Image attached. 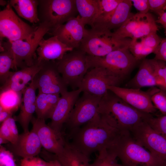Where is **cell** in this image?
Masks as SVG:
<instances>
[{
    "label": "cell",
    "mask_w": 166,
    "mask_h": 166,
    "mask_svg": "<svg viewBox=\"0 0 166 166\" xmlns=\"http://www.w3.org/2000/svg\"><path fill=\"white\" fill-rule=\"evenodd\" d=\"M138 143L155 156L166 162V136L144 122L130 132Z\"/></svg>",
    "instance_id": "obj_12"
},
{
    "label": "cell",
    "mask_w": 166,
    "mask_h": 166,
    "mask_svg": "<svg viewBox=\"0 0 166 166\" xmlns=\"http://www.w3.org/2000/svg\"><path fill=\"white\" fill-rule=\"evenodd\" d=\"M142 14L132 13L125 23L118 29L112 32L114 37L117 39L126 38L131 39L140 22Z\"/></svg>",
    "instance_id": "obj_31"
},
{
    "label": "cell",
    "mask_w": 166,
    "mask_h": 166,
    "mask_svg": "<svg viewBox=\"0 0 166 166\" xmlns=\"http://www.w3.org/2000/svg\"><path fill=\"white\" fill-rule=\"evenodd\" d=\"M73 49L62 43L56 36L47 39L43 38L37 49V61L41 63L59 60L66 53Z\"/></svg>",
    "instance_id": "obj_20"
},
{
    "label": "cell",
    "mask_w": 166,
    "mask_h": 166,
    "mask_svg": "<svg viewBox=\"0 0 166 166\" xmlns=\"http://www.w3.org/2000/svg\"><path fill=\"white\" fill-rule=\"evenodd\" d=\"M44 62H37L34 65L16 71L11 72L1 88V90L7 89L22 92L26 85L31 81L42 69Z\"/></svg>",
    "instance_id": "obj_23"
},
{
    "label": "cell",
    "mask_w": 166,
    "mask_h": 166,
    "mask_svg": "<svg viewBox=\"0 0 166 166\" xmlns=\"http://www.w3.org/2000/svg\"><path fill=\"white\" fill-rule=\"evenodd\" d=\"M153 16L148 13L142 14L139 24L131 39H140L152 33H157L159 29Z\"/></svg>",
    "instance_id": "obj_29"
},
{
    "label": "cell",
    "mask_w": 166,
    "mask_h": 166,
    "mask_svg": "<svg viewBox=\"0 0 166 166\" xmlns=\"http://www.w3.org/2000/svg\"><path fill=\"white\" fill-rule=\"evenodd\" d=\"M129 50L136 59L140 61L144 59L149 54L154 53L155 50L144 45L138 40H132L129 47Z\"/></svg>",
    "instance_id": "obj_33"
},
{
    "label": "cell",
    "mask_w": 166,
    "mask_h": 166,
    "mask_svg": "<svg viewBox=\"0 0 166 166\" xmlns=\"http://www.w3.org/2000/svg\"><path fill=\"white\" fill-rule=\"evenodd\" d=\"M122 80L105 68L96 67L87 72L79 88L82 92L102 97L109 90L108 86H118Z\"/></svg>",
    "instance_id": "obj_11"
},
{
    "label": "cell",
    "mask_w": 166,
    "mask_h": 166,
    "mask_svg": "<svg viewBox=\"0 0 166 166\" xmlns=\"http://www.w3.org/2000/svg\"><path fill=\"white\" fill-rule=\"evenodd\" d=\"M60 97L58 94L38 93L36 102L37 117L44 120L50 118Z\"/></svg>",
    "instance_id": "obj_26"
},
{
    "label": "cell",
    "mask_w": 166,
    "mask_h": 166,
    "mask_svg": "<svg viewBox=\"0 0 166 166\" xmlns=\"http://www.w3.org/2000/svg\"><path fill=\"white\" fill-rule=\"evenodd\" d=\"M122 166H166V162L138 143L129 132L123 134L111 148Z\"/></svg>",
    "instance_id": "obj_3"
},
{
    "label": "cell",
    "mask_w": 166,
    "mask_h": 166,
    "mask_svg": "<svg viewBox=\"0 0 166 166\" xmlns=\"http://www.w3.org/2000/svg\"><path fill=\"white\" fill-rule=\"evenodd\" d=\"M98 113L122 131L129 132L153 116L134 108L109 90L102 97Z\"/></svg>",
    "instance_id": "obj_2"
},
{
    "label": "cell",
    "mask_w": 166,
    "mask_h": 166,
    "mask_svg": "<svg viewBox=\"0 0 166 166\" xmlns=\"http://www.w3.org/2000/svg\"><path fill=\"white\" fill-rule=\"evenodd\" d=\"M47 162L35 156L22 158L20 166H46Z\"/></svg>",
    "instance_id": "obj_40"
},
{
    "label": "cell",
    "mask_w": 166,
    "mask_h": 166,
    "mask_svg": "<svg viewBox=\"0 0 166 166\" xmlns=\"http://www.w3.org/2000/svg\"><path fill=\"white\" fill-rule=\"evenodd\" d=\"M37 89L36 81L34 78L22 92L23 104L21 105L19 113L15 119L20 124L24 132L29 131L30 123L33 117V113L36 111V90Z\"/></svg>",
    "instance_id": "obj_22"
},
{
    "label": "cell",
    "mask_w": 166,
    "mask_h": 166,
    "mask_svg": "<svg viewBox=\"0 0 166 166\" xmlns=\"http://www.w3.org/2000/svg\"><path fill=\"white\" fill-rule=\"evenodd\" d=\"M162 39L157 34V33H155L150 34L139 40L144 45L154 49L156 51Z\"/></svg>",
    "instance_id": "obj_37"
},
{
    "label": "cell",
    "mask_w": 166,
    "mask_h": 166,
    "mask_svg": "<svg viewBox=\"0 0 166 166\" xmlns=\"http://www.w3.org/2000/svg\"><path fill=\"white\" fill-rule=\"evenodd\" d=\"M117 156L111 148L104 149L98 152V155L89 166H122L117 160Z\"/></svg>",
    "instance_id": "obj_32"
},
{
    "label": "cell",
    "mask_w": 166,
    "mask_h": 166,
    "mask_svg": "<svg viewBox=\"0 0 166 166\" xmlns=\"http://www.w3.org/2000/svg\"><path fill=\"white\" fill-rule=\"evenodd\" d=\"M46 166H62L56 158L55 155L52 159L47 162Z\"/></svg>",
    "instance_id": "obj_47"
},
{
    "label": "cell",
    "mask_w": 166,
    "mask_h": 166,
    "mask_svg": "<svg viewBox=\"0 0 166 166\" xmlns=\"http://www.w3.org/2000/svg\"><path fill=\"white\" fill-rule=\"evenodd\" d=\"M154 53L155 55L154 59L166 61V38L162 39Z\"/></svg>",
    "instance_id": "obj_41"
},
{
    "label": "cell",
    "mask_w": 166,
    "mask_h": 166,
    "mask_svg": "<svg viewBox=\"0 0 166 166\" xmlns=\"http://www.w3.org/2000/svg\"><path fill=\"white\" fill-rule=\"evenodd\" d=\"M9 148L11 152L22 158L35 157L40 152L42 146L36 132L33 129L19 135Z\"/></svg>",
    "instance_id": "obj_21"
},
{
    "label": "cell",
    "mask_w": 166,
    "mask_h": 166,
    "mask_svg": "<svg viewBox=\"0 0 166 166\" xmlns=\"http://www.w3.org/2000/svg\"><path fill=\"white\" fill-rule=\"evenodd\" d=\"M81 89L78 88L71 91H65L61 97L52 114L49 126L58 133H61L63 125L73 109L81 93Z\"/></svg>",
    "instance_id": "obj_17"
},
{
    "label": "cell",
    "mask_w": 166,
    "mask_h": 166,
    "mask_svg": "<svg viewBox=\"0 0 166 166\" xmlns=\"http://www.w3.org/2000/svg\"><path fill=\"white\" fill-rule=\"evenodd\" d=\"M0 166H17L12 152L0 145Z\"/></svg>",
    "instance_id": "obj_38"
},
{
    "label": "cell",
    "mask_w": 166,
    "mask_h": 166,
    "mask_svg": "<svg viewBox=\"0 0 166 166\" xmlns=\"http://www.w3.org/2000/svg\"><path fill=\"white\" fill-rule=\"evenodd\" d=\"M22 93L10 89L1 90L0 108L13 113L16 111L22 102Z\"/></svg>",
    "instance_id": "obj_30"
},
{
    "label": "cell",
    "mask_w": 166,
    "mask_h": 166,
    "mask_svg": "<svg viewBox=\"0 0 166 166\" xmlns=\"http://www.w3.org/2000/svg\"><path fill=\"white\" fill-rule=\"evenodd\" d=\"M131 40L130 38L117 39L111 31L92 28L88 30L79 47L88 55L102 57L114 50L129 46Z\"/></svg>",
    "instance_id": "obj_4"
},
{
    "label": "cell",
    "mask_w": 166,
    "mask_h": 166,
    "mask_svg": "<svg viewBox=\"0 0 166 166\" xmlns=\"http://www.w3.org/2000/svg\"><path fill=\"white\" fill-rule=\"evenodd\" d=\"M122 0H98L99 11L96 19L105 16L112 12Z\"/></svg>",
    "instance_id": "obj_34"
},
{
    "label": "cell",
    "mask_w": 166,
    "mask_h": 166,
    "mask_svg": "<svg viewBox=\"0 0 166 166\" xmlns=\"http://www.w3.org/2000/svg\"><path fill=\"white\" fill-rule=\"evenodd\" d=\"M108 89L128 105L140 111L152 115L156 111L157 109L152 102L151 97L160 89L155 88L144 91L139 89L110 86Z\"/></svg>",
    "instance_id": "obj_13"
},
{
    "label": "cell",
    "mask_w": 166,
    "mask_h": 166,
    "mask_svg": "<svg viewBox=\"0 0 166 166\" xmlns=\"http://www.w3.org/2000/svg\"><path fill=\"white\" fill-rule=\"evenodd\" d=\"M132 5L131 0H122L112 12L97 19L92 28L109 31L118 29L132 14L131 9Z\"/></svg>",
    "instance_id": "obj_18"
},
{
    "label": "cell",
    "mask_w": 166,
    "mask_h": 166,
    "mask_svg": "<svg viewBox=\"0 0 166 166\" xmlns=\"http://www.w3.org/2000/svg\"><path fill=\"white\" fill-rule=\"evenodd\" d=\"M8 1L20 17L33 24L39 23L38 14V0H10Z\"/></svg>",
    "instance_id": "obj_25"
},
{
    "label": "cell",
    "mask_w": 166,
    "mask_h": 166,
    "mask_svg": "<svg viewBox=\"0 0 166 166\" xmlns=\"http://www.w3.org/2000/svg\"><path fill=\"white\" fill-rule=\"evenodd\" d=\"M10 143L5 138L0 136V145L4 144Z\"/></svg>",
    "instance_id": "obj_48"
},
{
    "label": "cell",
    "mask_w": 166,
    "mask_h": 166,
    "mask_svg": "<svg viewBox=\"0 0 166 166\" xmlns=\"http://www.w3.org/2000/svg\"><path fill=\"white\" fill-rule=\"evenodd\" d=\"M13 113L0 108V122L2 123L9 118L11 117Z\"/></svg>",
    "instance_id": "obj_46"
},
{
    "label": "cell",
    "mask_w": 166,
    "mask_h": 166,
    "mask_svg": "<svg viewBox=\"0 0 166 166\" xmlns=\"http://www.w3.org/2000/svg\"><path fill=\"white\" fill-rule=\"evenodd\" d=\"M151 61L157 74L164 80L166 85V64L164 61L154 58L151 59Z\"/></svg>",
    "instance_id": "obj_39"
},
{
    "label": "cell",
    "mask_w": 166,
    "mask_h": 166,
    "mask_svg": "<svg viewBox=\"0 0 166 166\" xmlns=\"http://www.w3.org/2000/svg\"><path fill=\"white\" fill-rule=\"evenodd\" d=\"M102 97L83 92L76 102L65 123L70 132L79 128L94 117L98 113Z\"/></svg>",
    "instance_id": "obj_10"
},
{
    "label": "cell",
    "mask_w": 166,
    "mask_h": 166,
    "mask_svg": "<svg viewBox=\"0 0 166 166\" xmlns=\"http://www.w3.org/2000/svg\"><path fill=\"white\" fill-rule=\"evenodd\" d=\"M36 27L31 26L20 18L8 1L5 8L0 12L1 39L6 38L11 42L26 40L33 34Z\"/></svg>",
    "instance_id": "obj_9"
},
{
    "label": "cell",
    "mask_w": 166,
    "mask_h": 166,
    "mask_svg": "<svg viewBox=\"0 0 166 166\" xmlns=\"http://www.w3.org/2000/svg\"><path fill=\"white\" fill-rule=\"evenodd\" d=\"M79 15L69 20L51 31L53 36L73 49L80 47L88 30Z\"/></svg>",
    "instance_id": "obj_14"
},
{
    "label": "cell",
    "mask_w": 166,
    "mask_h": 166,
    "mask_svg": "<svg viewBox=\"0 0 166 166\" xmlns=\"http://www.w3.org/2000/svg\"><path fill=\"white\" fill-rule=\"evenodd\" d=\"M77 13L85 25L93 27L99 11L98 0H75Z\"/></svg>",
    "instance_id": "obj_28"
},
{
    "label": "cell",
    "mask_w": 166,
    "mask_h": 166,
    "mask_svg": "<svg viewBox=\"0 0 166 166\" xmlns=\"http://www.w3.org/2000/svg\"><path fill=\"white\" fill-rule=\"evenodd\" d=\"M153 129L166 136V115L150 118L147 121Z\"/></svg>",
    "instance_id": "obj_36"
},
{
    "label": "cell",
    "mask_w": 166,
    "mask_h": 166,
    "mask_svg": "<svg viewBox=\"0 0 166 166\" xmlns=\"http://www.w3.org/2000/svg\"><path fill=\"white\" fill-rule=\"evenodd\" d=\"M122 131L98 113L88 123L70 132L69 142L81 152L89 157L92 153L110 148L121 136Z\"/></svg>",
    "instance_id": "obj_1"
},
{
    "label": "cell",
    "mask_w": 166,
    "mask_h": 166,
    "mask_svg": "<svg viewBox=\"0 0 166 166\" xmlns=\"http://www.w3.org/2000/svg\"><path fill=\"white\" fill-rule=\"evenodd\" d=\"M0 42V79L3 84L8 78L11 69L17 70L14 58L9 41Z\"/></svg>",
    "instance_id": "obj_27"
},
{
    "label": "cell",
    "mask_w": 166,
    "mask_h": 166,
    "mask_svg": "<svg viewBox=\"0 0 166 166\" xmlns=\"http://www.w3.org/2000/svg\"><path fill=\"white\" fill-rule=\"evenodd\" d=\"M0 136L6 139L11 144L15 143V141L9 128L5 121L2 123L1 125Z\"/></svg>",
    "instance_id": "obj_44"
},
{
    "label": "cell",
    "mask_w": 166,
    "mask_h": 166,
    "mask_svg": "<svg viewBox=\"0 0 166 166\" xmlns=\"http://www.w3.org/2000/svg\"><path fill=\"white\" fill-rule=\"evenodd\" d=\"M132 5L139 13L146 14L149 10L148 0H131Z\"/></svg>",
    "instance_id": "obj_43"
},
{
    "label": "cell",
    "mask_w": 166,
    "mask_h": 166,
    "mask_svg": "<svg viewBox=\"0 0 166 166\" xmlns=\"http://www.w3.org/2000/svg\"><path fill=\"white\" fill-rule=\"evenodd\" d=\"M38 1L39 23H47L51 31L76 17L77 13L75 0H39Z\"/></svg>",
    "instance_id": "obj_7"
},
{
    "label": "cell",
    "mask_w": 166,
    "mask_h": 166,
    "mask_svg": "<svg viewBox=\"0 0 166 166\" xmlns=\"http://www.w3.org/2000/svg\"><path fill=\"white\" fill-rule=\"evenodd\" d=\"M149 10L158 15L166 6V0H148Z\"/></svg>",
    "instance_id": "obj_42"
},
{
    "label": "cell",
    "mask_w": 166,
    "mask_h": 166,
    "mask_svg": "<svg viewBox=\"0 0 166 166\" xmlns=\"http://www.w3.org/2000/svg\"><path fill=\"white\" fill-rule=\"evenodd\" d=\"M8 3V2H7L5 0H0V5L1 6H4L6 5Z\"/></svg>",
    "instance_id": "obj_49"
},
{
    "label": "cell",
    "mask_w": 166,
    "mask_h": 166,
    "mask_svg": "<svg viewBox=\"0 0 166 166\" xmlns=\"http://www.w3.org/2000/svg\"><path fill=\"white\" fill-rule=\"evenodd\" d=\"M55 62H44L43 67L35 77L38 93L61 94L67 91V85L59 74Z\"/></svg>",
    "instance_id": "obj_15"
},
{
    "label": "cell",
    "mask_w": 166,
    "mask_h": 166,
    "mask_svg": "<svg viewBox=\"0 0 166 166\" xmlns=\"http://www.w3.org/2000/svg\"><path fill=\"white\" fill-rule=\"evenodd\" d=\"M55 155L62 166H89V157L66 142L62 151Z\"/></svg>",
    "instance_id": "obj_24"
},
{
    "label": "cell",
    "mask_w": 166,
    "mask_h": 166,
    "mask_svg": "<svg viewBox=\"0 0 166 166\" xmlns=\"http://www.w3.org/2000/svg\"><path fill=\"white\" fill-rule=\"evenodd\" d=\"M50 30L47 23L40 22L33 34L27 40L9 41L17 69L18 67L22 69L30 66L36 63L37 49L44 36Z\"/></svg>",
    "instance_id": "obj_8"
},
{
    "label": "cell",
    "mask_w": 166,
    "mask_h": 166,
    "mask_svg": "<svg viewBox=\"0 0 166 166\" xmlns=\"http://www.w3.org/2000/svg\"><path fill=\"white\" fill-rule=\"evenodd\" d=\"M152 102L163 115H166V91L162 88L151 97Z\"/></svg>",
    "instance_id": "obj_35"
},
{
    "label": "cell",
    "mask_w": 166,
    "mask_h": 166,
    "mask_svg": "<svg viewBox=\"0 0 166 166\" xmlns=\"http://www.w3.org/2000/svg\"><path fill=\"white\" fill-rule=\"evenodd\" d=\"M66 53L55 62L57 69L66 85L79 88L89 69L87 54L81 49Z\"/></svg>",
    "instance_id": "obj_5"
},
{
    "label": "cell",
    "mask_w": 166,
    "mask_h": 166,
    "mask_svg": "<svg viewBox=\"0 0 166 166\" xmlns=\"http://www.w3.org/2000/svg\"><path fill=\"white\" fill-rule=\"evenodd\" d=\"M158 15V18L156 20V22L161 25L164 30V32L166 35V6Z\"/></svg>",
    "instance_id": "obj_45"
},
{
    "label": "cell",
    "mask_w": 166,
    "mask_h": 166,
    "mask_svg": "<svg viewBox=\"0 0 166 166\" xmlns=\"http://www.w3.org/2000/svg\"><path fill=\"white\" fill-rule=\"evenodd\" d=\"M32 128L37 134L42 147L47 151L57 155L63 150L66 141L62 133L56 132L45 120L33 117Z\"/></svg>",
    "instance_id": "obj_16"
},
{
    "label": "cell",
    "mask_w": 166,
    "mask_h": 166,
    "mask_svg": "<svg viewBox=\"0 0 166 166\" xmlns=\"http://www.w3.org/2000/svg\"><path fill=\"white\" fill-rule=\"evenodd\" d=\"M132 88L146 87L159 86L166 91V85L157 74L151 59H144L138 70L127 85Z\"/></svg>",
    "instance_id": "obj_19"
},
{
    "label": "cell",
    "mask_w": 166,
    "mask_h": 166,
    "mask_svg": "<svg viewBox=\"0 0 166 166\" xmlns=\"http://www.w3.org/2000/svg\"><path fill=\"white\" fill-rule=\"evenodd\" d=\"M129 47L119 48L102 57L87 55L89 69L103 67L123 80L138 61L130 52Z\"/></svg>",
    "instance_id": "obj_6"
}]
</instances>
